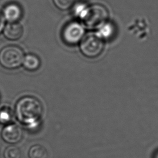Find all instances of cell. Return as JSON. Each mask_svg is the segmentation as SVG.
Segmentation results:
<instances>
[{"instance_id": "obj_1", "label": "cell", "mask_w": 158, "mask_h": 158, "mask_svg": "<svg viewBox=\"0 0 158 158\" xmlns=\"http://www.w3.org/2000/svg\"><path fill=\"white\" fill-rule=\"evenodd\" d=\"M43 112V107L38 99L27 96L20 98L16 103L15 114L22 123L32 126L36 123Z\"/></svg>"}, {"instance_id": "obj_2", "label": "cell", "mask_w": 158, "mask_h": 158, "mask_svg": "<svg viewBox=\"0 0 158 158\" xmlns=\"http://www.w3.org/2000/svg\"><path fill=\"white\" fill-rule=\"evenodd\" d=\"M109 12L107 8L100 4H94L86 6L80 18L89 28H96L107 22Z\"/></svg>"}, {"instance_id": "obj_3", "label": "cell", "mask_w": 158, "mask_h": 158, "mask_svg": "<svg viewBox=\"0 0 158 158\" xmlns=\"http://www.w3.org/2000/svg\"><path fill=\"white\" fill-rule=\"evenodd\" d=\"M23 51L17 46L9 45L0 51V64L4 68L16 69L23 63Z\"/></svg>"}, {"instance_id": "obj_4", "label": "cell", "mask_w": 158, "mask_h": 158, "mask_svg": "<svg viewBox=\"0 0 158 158\" xmlns=\"http://www.w3.org/2000/svg\"><path fill=\"white\" fill-rule=\"evenodd\" d=\"M80 48L85 56L94 58L99 56L102 52L104 42L97 35L88 34L81 40Z\"/></svg>"}, {"instance_id": "obj_5", "label": "cell", "mask_w": 158, "mask_h": 158, "mask_svg": "<svg viewBox=\"0 0 158 158\" xmlns=\"http://www.w3.org/2000/svg\"><path fill=\"white\" fill-rule=\"evenodd\" d=\"M85 29L77 22H71L65 25L62 32L63 41L68 45H75L83 38Z\"/></svg>"}, {"instance_id": "obj_6", "label": "cell", "mask_w": 158, "mask_h": 158, "mask_svg": "<svg viewBox=\"0 0 158 158\" xmlns=\"http://www.w3.org/2000/svg\"><path fill=\"white\" fill-rule=\"evenodd\" d=\"M1 137L7 143L15 144L22 139V130L15 123H8L2 130Z\"/></svg>"}, {"instance_id": "obj_7", "label": "cell", "mask_w": 158, "mask_h": 158, "mask_svg": "<svg viewBox=\"0 0 158 158\" xmlns=\"http://www.w3.org/2000/svg\"><path fill=\"white\" fill-rule=\"evenodd\" d=\"M2 14L8 22H17L21 19L22 11L17 4L10 3L4 7Z\"/></svg>"}, {"instance_id": "obj_8", "label": "cell", "mask_w": 158, "mask_h": 158, "mask_svg": "<svg viewBox=\"0 0 158 158\" xmlns=\"http://www.w3.org/2000/svg\"><path fill=\"white\" fill-rule=\"evenodd\" d=\"M23 27L18 22H8L3 29L4 36L10 40H17L23 35Z\"/></svg>"}, {"instance_id": "obj_9", "label": "cell", "mask_w": 158, "mask_h": 158, "mask_svg": "<svg viewBox=\"0 0 158 158\" xmlns=\"http://www.w3.org/2000/svg\"><path fill=\"white\" fill-rule=\"evenodd\" d=\"M23 67L28 70L35 71L40 66V60L36 55L29 54L24 57L23 60Z\"/></svg>"}, {"instance_id": "obj_10", "label": "cell", "mask_w": 158, "mask_h": 158, "mask_svg": "<svg viewBox=\"0 0 158 158\" xmlns=\"http://www.w3.org/2000/svg\"><path fill=\"white\" fill-rule=\"evenodd\" d=\"M29 158H48V152L46 148L41 144L31 146L28 152Z\"/></svg>"}, {"instance_id": "obj_11", "label": "cell", "mask_w": 158, "mask_h": 158, "mask_svg": "<svg viewBox=\"0 0 158 158\" xmlns=\"http://www.w3.org/2000/svg\"><path fill=\"white\" fill-rule=\"evenodd\" d=\"M13 117L12 107L7 104H0V123H9Z\"/></svg>"}, {"instance_id": "obj_12", "label": "cell", "mask_w": 158, "mask_h": 158, "mask_svg": "<svg viewBox=\"0 0 158 158\" xmlns=\"http://www.w3.org/2000/svg\"><path fill=\"white\" fill-rule=\"evenodd\" d=\"M114 33V26L111 23L106 22L98 28L97 35L99 36L102 40H108L113 36Z\"/></svg>"}, {"instance_id": "obj_13", "label": "cell", "mask_w": 158, "mask_h": 158, "mask_svg": "<svg viewBox=\"0 0 158 158\" xmlns=\"http://www.w3.org/2000/svg\"><path fill=\"white\" fill-rule=\"evenodd\" d=\"M4 158H21V152L20 149L14 146L7 147L4 151Z\"/></svg>"}, {"instance_id": "obj_14", "label": "cell", "mask_w": 158, "mask_h": 158, "mask_svg": "<svg viewBox=\"0 0 158 158\" xmlns=\"http://www.w3.org/2000/svg\"><path fill=\"white\" fill-rule=\"evenodd\" d=\"M56 6L61 9L66 10L73 4L75 0H52Z\"/></svg>"}, {"instance_id": "obj_15", "label": "cell", "mask_w": 158, "mask_h": 158, "mask_svg": "<svg viewBox=\"0 0 158 158\" xmlns=\"http://www.w3.org/2000/svg\"><path fill=\"white\" fill-rule=\"evenodd\" d=\"M5 27V19L2 15V14L0 12V33L3 31Z\"/></svg>"}, {"instance_id": "obj_16", "label": "cell", "mask_w": 158, "mask_h": 158, "mask_svg": "<svg viewBox=\"0 0 158 158\" xmlns=\"http://www.w3.org/2000/svg\"><path fill=\"white\" fill-rule=\"evenodd\" d=\"M154 158H158V152L156 153L155 156H154Z\"/></svg>"}]
</instances>
